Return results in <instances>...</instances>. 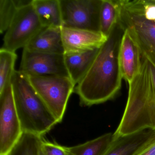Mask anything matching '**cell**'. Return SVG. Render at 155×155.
Segmentation results:
<instances>
[{
	"mask_svg": "<svg viewBox=\"0 0 155 155\" xmlns=\"http://www.w3.org/2000/svg\"><path fill=\"white\" fill-rule=\"evenodd\" d=\"M64 55L76 54L100 48L107 37L100 31L62 27Z\"/></svg>",
	"mask_w": 155,
	"mask_h": 155,
	"instance_id": "cell-10",
	"label": "cell"
},
{
	"mask_svg": "<svg viewBox=\"0 0 155 155\" xmlns=\"http://www.w3.org/2000/svg\"><path fill=\"white\" fill-rule=\"evenodd\" d=\"M61 28H44L24 48L36 52L64 55Z\"/></svg>",
	"mask_w": 155,
	"mask_h": 155,
	"instance_id": "cell-13",
	"label": "cell"
},
{
	"mask_svg": "<svg viewBox=\"0 0 155 155\" xmlns=\"http://www.w3.org/2000/svg\"><path fill=\"white\" fill-rule=\"evenodd\" d=\"M45 28L32 3L19 9L4 35L2 48L15 52L24 48Z\"/></svg>",
	"mask_w": 155,
	"mask_h": 155,
	"instance_id": "cell-6",
	"label": "cell"
},
{
	"mask_svg": "<svg viewBox=\"0 0 155 155\" xmlns=\"http://www.w3.org/2000/svg\"><path fill=\"white\" fill-rule=\"evenodd\" d=\"M139 73L129 83L127 100L113 137L155 130V65L142 55Z\"/></svg>",
	"mask_w": 155,
	"mask_h": 155,
	"instance_id": "cell-2",
	"label": "cell"
},
{
	"mask_svg": "<svg viewBox=\"0 0 155 155\" xmlns=\"http://www.w3.org/2000/svg\"><path fill=\"white\" fill-rule=\"evenodd\" d=\"M100 48L81 53L64 55L69 77L76 86L89 68Z\"/></svg>",
	"mask_w": 155,
	"mask_h": 155,
	"instance_id": "cell-14",
	"label": "cell"
},
{
	"mask_svg": "<svg viewBox=\"0 0 155 155\" xmlns=\"http://www.w3.org/2000/svg\"><path fill=\"white\" fill-rule=\"evenodd\" d=\"M41 155H71L70 147L61 146L55 142L42 138L40 147Z\"/></svg>",
	"mask_w": 155,
	"mask_h": 155,
	"instance_id": "cell-21",
	"label": "cell"
},
{
	"mask_svg": "<svg viewBox=\"0 0 155 155\" xmlns=\"http://www.w3.org/2000/svg\"><path fill=\"white\" fill-rule=\"evenodd\" d=\"M155 138V130L147 129L112 139L103 155H135Z\"/></svg>",
	"mask_w": 155,
	"mask_h": 155,
	"instance_id": "cell-12",
	"label": "cell"
},
{
	"mask_svg": "<svg viewBox=\"0 0 155 155\" xmlns=\"http://www.w3.org/2000/svg\"><path fill=\"white\" fill-rule=\"evenodd\" d=\"M142 54L139 46L127 30H125L119 51V64L122 78L130 83L139 73Z\"/></svg>",
	"mask_w": 155,
	"mask_h": 155,
	"instance_id": "cell-11",
	"label": "cell"
},
{
	"mask_svg": "<svg viewBox=\"0 0 155 155\" xmlns=\"http://www.w3.org/2000/svg\"><path fill=\"white\" fill-rule=\"evenodd\" d=\"M20 71L28 76L69 77L64 55L31 51L23 48Z\"/></svg>",
	"mask_w": 155,
	"mask_h": 155,
	"instance_id": "cell-9",
	"label": "cell"
},
{
	"mask_svg": "<svg viewBox=\"0 0 155 155\" xmlns=\"http://www.w3.org/2000/svg\"><path fill=\"white\" fill-rule=\"evenodd\" d=\"M118 21L155 65V0H120Z\"/></svg>",
	"mask_w": 155,
	"mask_h": 155,
	"instance_id": "cell-4",
	"label": "cell"
},
{
	"mask_svg": "<svg viewBox=\"0 0 155 155\" xmlns=\"http://www.w3.org/2000/svg\"><path fill=\"white\" fill-rule=\"evenodd\" d=\"M12 83L0 92V155H8L23 135Z\"/></svg>",
	"mask_w": 155,
	"mask_h": 155,
	"instance_id": "cell-7",
	"label": "cell"
},
{
	"mask_svg": "<svg viewBox=\"0 0 155 155\" xmlns=\"http://www.w3.org/2000/svg\"><path fill=\"white\" fill-rule=\"evenodd\" d=\"M17 59L15 51L2 48L0 50V92L11 84Z\"/></svg>",
	"mask_w": 155,
	"mask_h": 155,
	"instance_id": "cell-18",
	"label": "cell"
},
{
	"mask_svg": "<svg viewBox=\"0 0 155 155\" xmlns=\"http://www.w3.org/2000/svg\"><path fill=\"white\" fill-rule=\"evenodd\" d=\"M102 0H60L62 27L100 31Z\"/></svg>",
	"mask_w": 155,
	"mask_h": 155,
	"instance_id": "cell-8",
	"label": "cell"
},
{
	"mask_svg": "<svg viewBox=\"0 0 155 155\" xmlns=\"http://www.w3.org/2000/svg\"><path fill=\"white\" fill-rule=\"evenodd\" d=\"M32 5L44 27L62 28L60 0H32Z\"/></svg>",
	"mask_w": 155,
	"mask_h": 155,
	"instance_id": "cell-15",
	"label": "cell"
},
{
	"mask_svg": "<svg viewBox=\"0 0 155 155\" xmlns=\"http://www.w3.org/2000/svg\"><path fill=\"white\" fill-rule=\"evenodd\" d=\"M125 30L119 21L99 49L89 68L75 87L81 104L92 106L114 98L120 90L122 77L119 51Z\"/></svg>",
	"mask_w": 155,
	"mask_h": 155,
	"instance_id": "cell-1",
	"label": "cell"
},
{
	"mask_svg": "<svg viewBox=\"0 0 155 155\" xmlns=\"http://www.w3.org/2000/svg\"><path fill=\"white\" fill-rule=\"evenodd\" d=\"M120 0H102L100 11V31L107 37L118 22Z\"/></svg>",
	"mask_w": 155,
	"mask_h": 155,
	"instance_id": "cell-16",
	"label": "cell"
},
{
	"mask_svg": "<svg viewBox=\"0 0 155 155\" xmlns=\"http://www.w3.org/2000/svg\"><path fill=\"white\" fill-rule=\"evenodd\" d=\"M112 139L113 133L109 132L82 144L70 147L71 155H103Z\"/></svg>",
	"mask_w": 155,
	"mask_h": 155,
	"instance_id": "cell-17",
	"label": "cell"
},
{
	"mask_svg": "<svg viewBox=\"0 0 155 155\" xmlns=\"http://www.w3.org/2000/svg\"><path fill=\"white\" fill-rule=\"evenodd\" d=\"M135 155H155V138Z\"/></svg>",
	"mask_w": 155,
	"mask_h": 155,
	"instance_id": "cell-22",
	"label": "cell"
},
{
	"mask_svg": "<svg viewBox=\"0 0 155 155\" xmlns=\"http://www.w3.org/2000/svg\"><path fill=\"white\" fill-rule=\"evenodd\" d=\"M43 138L23 133L17 145L8 155H41L40 147Z\"/></svg>",
	"mask_w": 155,
	"mask_h": 155,
	"instance_id": "cell-19",
	"label": "cell"
},
{
	"mask_svg": "<svg viewBox=\"0 0 155 155\" xmlns=\"http://www.w3.org/2000/svg\"><path fill=\"white\" fill-rule=\"evenodd\" d=\"M14 0H0V32H6L17 11Z\"/></svg>",
	"mask_w": 155,
	"mask_h": 155,
	"instance_id": "cell-20",
	"label": "cell"
},
{
	"mask_svg": "<svg viewBox=\"0 0 155 155\" xmlns=\"http://www.w3.org/2000/svg\"><path fill=\"white\" fill-rule=\"evenodd\" d=\"M28 77L31 86L58 123L61 122L76 85L68 77Z\"/></svg>",
	"mask_w": 155,
	"mask_h": 155,
	"instance_id": "cell-5",
	"label": "cell"
},
{
	"mask_svg": "<svg viewBox=\"0 0 155 155\" xmlns=\"http://www.w3.org/2000/svg\"><path fill=\"white\" fill-rule=\"evenodd\" d=\"M11 83L23 133L42 137L58 122L35 91L27 75L16 71Z\"/></svg>",
	"mask_w": 155,
	"mask_h": 155,
	"instance_id": "cell-3",
	"label": "cell"
}]
</instances>
